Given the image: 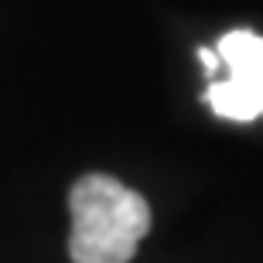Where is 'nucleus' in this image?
<instances>
[{"label": "nucleus", "mask_w": 263, "mask_h": 263, "mask_svg": "<svg viewBox=\"0 0 263 263\" xmlns=\"http://www.w3.org/2000/svg\"><path fill=\"white\" fill-rule=\"evenodd\" d=\"M72 263H130L151 233V205L109 175H86L68 192Z\"/></svg>", "instance_id": "f257e3e1"}, {"label": "nucleus", "mask_w": 263, "mask_h": 263, "mask_svg": "<svg viewBox=\"0 0 263 263\" xmlns=\"http://www.w3.org/2000/svg\"><path fill=\"white\" fill-rule=\"evenodd\" d=\"M219 76L209 79L205 103L215 117L253 123L263 117V38L250 28L226 31L219 45Z\"/></svg>", "instance_id": "f03ea898"}, {"label": "nucleus", "mask_w": 263, "mask_h": 263, "mask_svg": "<svg viewBox=\"0 0 263 263\" xmlns=\"http://www.w3.org/2000/svg\"><path fill=\"white\" fill-rule=\"evenodd\" d=\"M198 62H202V68L209 72V79L219 76V55H215L212 48H198Z\"/></svg>", "instance_id": "7ed1b4c3"}]
</instances>
